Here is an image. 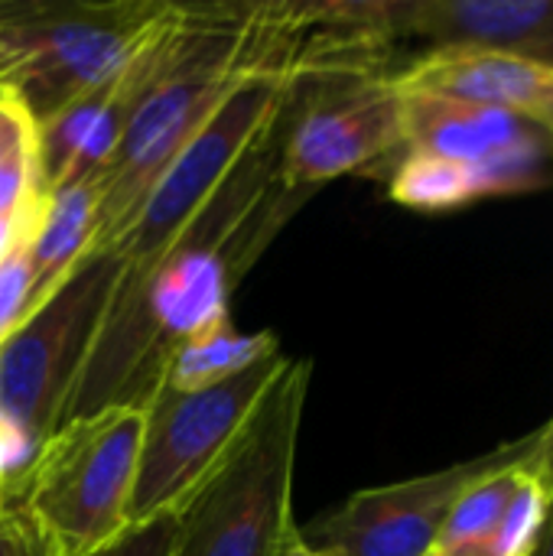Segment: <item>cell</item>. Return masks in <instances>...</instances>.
<instances>
[{"mask_svg":"<svg viewBox=\"0 0 553 556\" xmlns=\"http://www.w3.org/2000/svg\"><path fill=\"white\" fill-rule=\"evenodd\" d=\"M274 130L160 257L124 264L62 424L108 407L143 410L173 352L228 323L235 280L280 225L271 218L274 208H284L274 195L280 182Z\"/></svg>","mask_w":553,"mask_h":556,"instance_id":"cell-1","label":"cell"},{"mask_svg":"<svg viewBox=\"0 0 553 556\" xmlns=\"http://www.w3.org/2000/svg\"><path fill=\"white\" fill-rule=\"evenodd\" d=\"M257 7H179L160 65L101 173L95 248H114L153 182L267 52Z\"/></svg>","mask_w":553,"mask_h":556,"instance_id":"cell-2","label":"cell"},{"mask_svg":"<svg viewBox=\"0 0 553 556\" xmlns=\"http://www.w3.org/2000/svg\"><path fill=\"white\" fill-rule=\"evenodd\" d=\"M313 365L271 384L222 463L176 508L173 556H280L297 538L293 466Z\"/></svg>","mask_w":553,"mask_h":556,"instance_id":"cell-3","label":"cell"},{"mask_svg":"<svg viewBox=\"0 0 553 556\" xmlns=\"http://www.w3.org/2000/svg\"><path fill=\"white\" fill-rule=\"evenodd\" d=\"M169 10L160 0H0V49L10 59L3 88L39 127L124 68Z\"/></svg>","mask_w":553,"mask_h":556,"instance_id":"cell-4","label":"cell"},{"mask_svg":"<svg viewBox=\"0 0 553 556\" xmlns=\"http://www.w3.org/2000/svg\"><path fill=\"white\" fill-rule=\"evenodd\" d=\"M143 410L108 407L62 424L39 450L20 505L59 556H85L130 521Z\"/></svg>","mask_w":553,"mask_h":556,"instance_id":"cell-5","label":"cell"},{"mask_svg":"<svg viewBox=\"0 0 553 556\" xmlns=\"http://www.w3.org/2000/svg\"><path fill=\"white\" fill-rule=\"evenodd\" d=\"M293 78V62L267 52L241 75L218 111L173 156L127 231L114 241L111 251H117L124 264L160 257L186 231V225L215 199L244 156L280 124Z\"/></svg>","mask_w":553,"mask_h":556,"instance_id":"cell-6","label":"cell"},{"mask_svg":"<svg viewBox=\"0 0 553 556\" xmlns=\"http://www.w3.org/2000/svg\"><path fill=\"white\" fill-rule=\"evenodd\" d=\"M124 270L111 248H91L75 270L0 345V414L46 443L65 414Z\"/></svg>","mask_w":553,"mask_h":556,"instance_id":"cell-7","label":"cell"},{"mask_svg":"<svg viewBox=\"0 0 553 556\" xmlns=\"http://www.w3.org/2000/svg\"><path fill=\"white\" fill-rule=\"evenodd\" d=\"M287 365L290 358L277 352L199 391L160 388L143 407V440L127 521L137 525L176 511L235 446Z\"/></svg>","mask_w":553,"mask_h":556,"instance_id":"cell-8","label":"cell"},{"mask_svg":"<svg viewBox=\"0 0 553 556\" xmlns=\"http://www.w3.org/2000/svg\"><path fill=\"white\" fill-rule=\"evenodd\" d=\"M538 450V430L486 456L407 482L355 492L336 511L323 515L300 538L323 556H424L440 541L456 498L495 469L528 466Z\"/></svg>","mask_w":553,"mask_h":556,"instance_id":"cell-9","label":"cell"},{"mask_svg":"<svg viewBox=\"0 0 553 556\" xmlns=\"http://www.w3.org/2000/svg\"><path fill=\"white\" fill-rule=\"evenodd\" d=\"M404 153V91L394 75H332L293 121L280 147V182L316 189Z\"/></svg>","mask_w":553,"mask_h":556,"instance_id":"cell-10","label":"cell"},{"mask_svg":"<svg viewBox=\"0 0 553 556\" xmlns=\"http://www.w3.org/2000/svg\"><path fill=\"white\" fill-rule=\"evenodd\" d=\"M378 36L492 49L553 68V0H378Z\"/></svg>","mask_w":553,"mask_h":556,"instance_id":"cell-11","label":"cell"},{"mask_svg":"<svg viewBox=\"0 0 553 556\" xmlns=\"http://www.w3.org/2000/svg\"><path fill=\"white\" fill-rule=\"evenodd\" d=\"M404 91L512 111L553 134V68L492 49H427L394 72Z\"/></svg>","mask_w":553,"mask_h":556,"instance_id":"cell-12","label":"cell"},{"mask_svg":"<svg viewBox=\"0 0 553 556\" xmlns=\"http://www.w3.org/2000/svg\"><path fill=\"white\" fill-rule=\"evenodd\" d=\"M404 153L450 163L553 156V134L512 111L404 91Z\"/></svg>","mask_w":553,"mask_h":556,"instance_id":"cell-13","label":"cell"},{"mask_svg":"<svg viewBox=\"0 0 553 556\" xmlns=\"http://www.w3.org/2000/svg\"><path fill=\"white\" fill-rule=\"evenodd\" d=\"M553 156H521L492 163H450L401 153L391 169V199L417 212H450L495 195H521L551 182Z\"/></svg>","mask_w":553,"mask_h":556,"instance_id":"cell-14","label":"cell"},{"mask_svg":"<svg viewBox=\"0 0 553 556\" xmlns=\"http://www.w3.org/2000/svg\"><path fill=\"white\" fill-rule=\"evenodd\" d=\"M98 199H101V182L91 176L62 182L46 195L42 215L29 235L36 306L46 303L55 293V287L75 270V264L95 248Z\"/></svg>","mask_w":553,"mask_h":556,"instance_id":"cell-15","label":"cell"},{"mask_svg":"<svg viewBox=\"0 0 553 556\" xmlns=\"http://www.w3.org/2000/svg\"><path fill=\"white\" fill-rule=\"evenodd\" d=\"M277 352H280V342L271 329L238 332L228 319V323L183 342L173 352L160 388L199 391V388L218 384V381H225V378H231V375H238V371L251 368L254 362L271 358Z\"/></svg>","mask_w":553,"mask_h":556,"instance_id":"cell-16","label":"cell"},{"mask_svg":"<svg viewBox=\"0 0 553 556\" xmlns=\"http://www.w3.org/2000/svg\"><path fill=\"white\" fill-rule=\"evenodd\" d=\"M521 472H525V466H512V469H495V472L476 479L450 508L437 547L463 556L476 554L492 538L502 515L508 511V505L518 492Z\"/></svg>","mask_w":553,"mask_h":556,"instance_id":"cell-17","label":"cell"},{"mask_svg":"<svg viewBox=\"0 0 553 556\" xmlns=\"http://www.w3.org/2000/svg\"><path fill=\"white\" fill-rule=\"evenodd\" d=\"M548 511H551V495L525 466L508 511L502 515L492 538L473 556H535L548 525Z\"/></svg>","mask_w":553,"mask_h":556,"instance_id":"cell-18","label":"cell"},{"mask_svg":"<svg viewBox=\"0 0 553 556\" xmlns=\"http://www.w3.org/2000/svg\"><path fill=\"white\" fill-rule=\"evenodd\" d=\"M33 257H29V238L0 264V345L20 329V323L36 309V290H33Z\"/></svg>","mask_w":553,"mask_h":556,"instance_id":"cell-19","label":"cell"},{"mask_svg":"<svg viewBox=\"0 0 553 556\" xmlns=\"http://www.w3.org/2000/svg\"><path fill=\"white\" fill-rule=\"evenodd\" d=\"M173 544H176V511H163L147 521L127 525L114 541L85 556H173Z\"/></svg>","mask_w":553,"mask_h":556,"instance_id":"cell-20","label":"cell"},{"mask_svg":"<svg viewBox=\"0 0 553 556\" xmlns=\"http://www.w3.org/2000/svg\"><path fill=\"white\" fill-rule=\"evenodd\" d=\"M0 556H59L23 511L20 495L0 498Z\"/></svg>","mask_w":553,"mask_h":556,"instance_id":"cell-21","label":"cell"},{"mask_svg":"<svg viewBox=\"0 0 553 556\" xmlns=\"http://www.w3.org/2000/svg\"><path fill=\"white\" fill-rule=\"evenodd\" d=\"M42 208L36 215H0V264L33 235Z\"/></svg>","mask_w":553,"mask_h":556,"instance_id":"cell-22","label":"cell"},{"mask_svg":"<svg viewBox=\"0 0 553 556\" xmlns=\"http://www.w3.org/2000/svg\"><path fill=\"white\" fill-rule=\"evenodd\" d=\"M528 472L541 482V489L553 498V417L538 430V450L528 463Z\"/></svg>","mask_w":553,"mask_h":556,"instance_id":"cell-23","label":"cell"},{"mask_svg":"<svg viewBox=\"0 0 553 556\" xmlns=\"http://www.w3.org/2000/svg\"><path fill=\"white\" fill-rule=\"evenodd\" d=\"M535 556H553V498H551V511H548V525H544V534H541V544Z\"/></svg>","mask_w":553,"mask_h":556,"instance_id":"cell-24","label":"cell"},{"mask_svg":"<svg viewBox=\"0 0 553 556\" xmlns=\"http://www.w3.org/2000/svg\"><path fill=\"white\" fill-rule=\"evenodd\" d=\"M280 556H323V554H316V551H313V547H310V544L300 538V531H297V538L287 544V551H284Z\"/></svg>","mask_w":553,"mask_h":556,"instance_id":"cell-25","label":"cell"},{"mask_svg":"<svg viewBox=\"0 0 553 556\" xmlns=\"http://www.w3.org/2000/svg\"><path fill=\"white\" fill-rule=\"evenodd\" d=\"M7 72H10V59H7V52L0 49V85H3V78H7Z\"/></svg>","mask_w":553,"mask_h":556,"instance_id":"cell-26","label":"cell"},{"mask_svg":"<svg viewBox=\"0 0 553 556\" xmlns=\"http://www.w3.org/2000/svg\"><path fill=\"white\" fill-rule=\"evenodd\" d=\"M424 556H463V554H453V551H443V547H433L430 554H424Z\"/></svg>","mask_w":553,"mask_h":556,"instance_id":"cell-27","label":"cell"},{"mask_svg":"<svg viewBox=\"0 0 553 556\" xmlns=\"http://www.w3.org/2000/svg\"><path fill=\"white\" fill-rule=\"evenodd\" d=\"M7 498H13V495H7Z\"/></svg>","mask_w":553,"mask_h":556,"instance_id":"cell-28","label":"cell"}]
</instances>
